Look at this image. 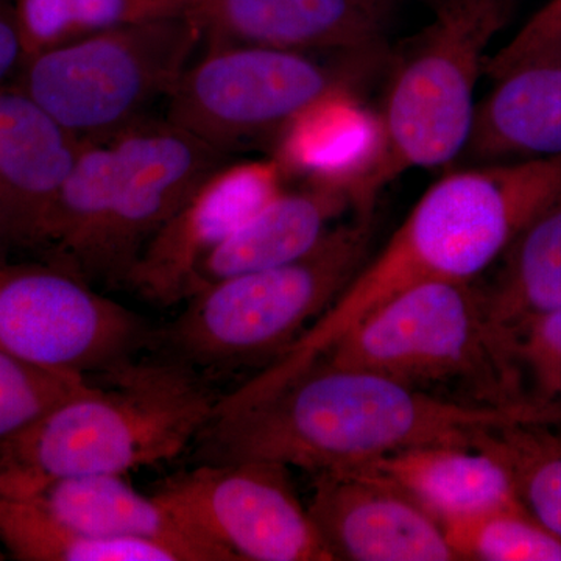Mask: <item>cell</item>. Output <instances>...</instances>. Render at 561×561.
<instances>
[{
    "instance_id": "6da1fadb",
    "label": "cell",
    "mask_w": 561,
    "mask_h": 561,
    "mask_svg": "<svg viewBox=\"0 0 561 561\" xmlns=\"http://www.w3.org/2000/svg\"><path fill=\"white\" fill-rule=\"evenodd\" d=\"M518 423L561 426V405L454 401L319 359L251 404L214 411L195 445L201 463L265 460L319 474L416 446L470 448L478 432Z\"/></svg>"
},
{
    "instance_id": "7a4b0ae2",
    "label": "cell",
    "mask_w": 561,
    "mask_h": 561,
    "mask_svg": "<svg viewBox=\"0 0 561 561\" xmlns=\"http://www.w3.org/2000/svg\"><path fill=\"white\" fill-rule=\"evenodd\" d=\"M561 201V157L478 164L421 195L381 253L287 351L294 367L328 353L402 291L431 280H476L531 220Z\"/></svg>"
},
{
    "instance_id": "3957f363",
    "label": "cell",
    "mask_w": 561,
    "mask_h": 561,
    "mask_svg": "<svg viewBox=\"0 0 561 561\" xmlns=\"http://www.w3.org/2000/svg\"><path fill=\"white\" fill-rule=\"evenodd\" d=\"M219 400L173 357L121 362L0 443V493L21 496L62 479L125 476L176 459Z\"/></svg>"
},
{
    "instance_id": "277c9868",
    "label": "cell",
    "mask_w": 561,
    "mask_h": 561,
    "mask_svg": "<svg viewBox=\"0 0 561 561\" xmlns=\"http://www.w3.org/2000/svg\"><path fill=\"white\" fill-rule=\"evenodd\" d=\"M320 359L424 390L454 387L481 404L530 402L512 341L494 324L485 289L474 280H431L402 291Z\"/></svg>"
},
{
    "instance_id": "5b68a950",
    "label": "cell",
    "mask_w": 561,
    "mask_h": 561,
    "mask_svg": "<svg viewBox=\"0 0 561 561\" xmlns=\"http://www.w3.org/2000/svg\"><path fill=\"white\" fill-rule=\"evenodd\" d=\"M370 220L334 228L298 260L221 279L187 298L161 332L173 359L206 370H231L278 359L360 271Z\"/></svg>"
},
{
    "instance_id": "8992f818",
    "label": "cell",
    "mask_w": 561,
    "mask_h": 561,
    "mask_svg": "<svg viewBox=\"0 0 561 561\" xmlns=\"http://www.w3.org/2000/svg\"><path fill=\"white\" fill-rule=\"evenodd\" d=\"M513 0H438L437 18L398 66L379 119L382 149L353 195L370 220L379 191L409 169L440 168L460 157L474 117V90L486 47L507 24Z\"/></svg>"
},
{
    "instance_id": "52a82bcc",
    "label": "cell",
    "mask_w": 561,
    "mask_h": 561,
    "mask_svg": "<svg viewBox=\"0 0 561 561\" xmlns=\"http://www.w3.org/2000/svg\"><path fill=\"white\" fill-rule=\"evenodd\" d=\"M202 44L187 11L151 18L25 58L14 84L77 139H105L168 102Z\"/></svg>"
},
{
    "instance_id": "ba28073f",
    "label": "cell",
    "mask_w": 561,
    "mask_h": 561,
    "mask_svg": "<svg viewBox=\"0 0 561 561\" xmlns=\"http://www.w3.org/2000/svg\"><path fill=\"white\" fill-rule=\"evenodd\" d=\"M330 54L272 47L205 46L168 99L165 121L224 153L273 139L312 105L354 92L353 66L376 58L335 62Z\"/></svg>"
},
{
    "instance_id": "9c48e42d",
    "label": "cell",
    "mask_w": 561,
    "mask_h": 561,
    "mask_svg": "<svg viewBox=\"0 0 561 561\" xmlns=\"http://www.w3.org/2000/svg\"><path fill=\"white\" fill-rule=\"evenodd\" d=\"M157 332L60 264L0 267V353L92 378L131 359Z\"/></svg>"
},
{
    "instance_id": "30bf717a",
    "label": "cell",
    "mask_w": 561,
    "mask_h": 561,
    "mask_svg": "<svg viewBox=\"0 0 561 561\" xmlns=\"http://www.w3.org/2000/svg\"><path fill=\"white\" fill-rule=\"evenodd\" d=\"M154 494L232 561H334L276 461L201 463Z\"/></svg>"
},
{
    "instance_id": "8fae6325",
    "label": "cell",
    "mask_w": 561,
    "mask_h": 561,
    "mask_svg": "<svg viewBox=\"0 0 561 561\" xmlns=\"http://www.w3.org/2000/svg\"><path fill=\"white\" fill-rule=\"evenodd\" d=\"M110 138L105 220L83 278L124 283L147 242L228 154L165 119L144 121Z\"/></svg>"
},
{
    "instance_id": "7c38bea8",
    "label": "cell",
    "mask_w": 561,
    "mask_h": 561,
    "mask_svg": "<svg viewBox=\"0 0 561 561\" xmlns=\"http://www.w3.org/2000/svg\"><path fill=\"white\" fill-rule=\"evenodd\" d=\"M286 176L273 158L224 162L147 242L125 286L162 306L186 300L198 265L284 191Z\"/></svg>"
},
{
    "instance_id": "4fadbf2b",
    "label": "cell",
    "mask_w": 561,
    "mask_h": 561,
    "mask_svg": "<svg viewBox=\"0 0 561 561\" xmlns=\"http://www.w3.org/2000/svg\"><path fill=\"white\" fill-rule=\"evenodd\" d=\"M308 511L334 560H459L434 516L401 491L357 471L316 474Z\"/></svg>"
},
{
    "instance_id": "5bb4252c",
    "label": "cell",
    "mask_w": 561,
    "mask_h": 561,
    "mask_svg": "<svg viewBox=\"0 0 561 561\" xmlns=\"http://www.w3.org/2000/svg\"><path fill=\"white\" fill-rule=\"evenodd\" d=\"M389 0H195L187 10L203 46L378 57Z\"/></svg>"
},
{
    "instance_id": "9a60e30c",
    "label": "cell",
    "mask_w": 561,
    "mask_h": 561,
    "mask_svg": "<svg viewBox=\"0 0 561 561\" xmlns=\"http://www.w3.org/2000/svg\"><path fill=\"white\" fill-rule=\"evenodd\" d=\"M81 144L16 84L0 88V231L7 238L44 245Z\"/></svg>"
},
{
    "instance_id": "2e32d148",
    "label": "cell",
    "mask_w": 561,
    "mask_h": 561,
    "mask_svg": "<svg viewBox=\"0 0 561 561\" xmlns=\"http://www.w3.org/2000/svg\"><path fill=\"white\" fill-rule=\"evenodd\" d=\"M21 496L38 502L70 526L99 537L151 542L168 549L176 561H232L168 502L139 493L124 476L62 479Z\"/></svg>"
},
{
    "instance_id": "e0dca14e",
    "label": "cell",
    "mask_w": 561,
    "mask_h": 561,
    "mask_svg": "<svg viewBox=\"0 0 561 561\" xmlns=\"http://www.w3.org/2000/svg\"><path fill=\"white\" fill-rule=\"evenodd\" d=\"M460 157L474 165L561 157V57L494 80L490 94L476 103Z\"/></svg>"
},
{
    "instance_id": "ac0fdd59",
    "label": "cell",
    "mask_w": 561,
    "mask_h": 561,
    "mask_svg": "<svg viewBox=\"0 0 561 561\" xmlns=\"http://www.w3.org/2000/svg\"><path fill=\"white\" fill-rule=\"evenodd\" d=\"M350 470L401 491L442 526L522 502L507 471L467 446H416Z\"/></svg>"
},
{
    "instance_id": "d6986e66",
    "label": "cell",
    "mask_w": 561,
    "mask_h": 561,
    "mask_svg": "<svg viewBox=\"0 0 561 561\" xmlns=\"http://www.w3.org/2000/svg\"><path fill=\"white\" fill-rule=\"evenodd\" d=\"M348 208L350 195L339 187L308 183L305 190H284L198 265L187 298L221 279L305 256Z\"/></svg>"
},
{
    "instance_id": "ffe728a7",
    "label": "cell",
    "mask_w": 561,
    "mask_h": 561,
    "mask_svg": "<svg viewBox=\"0 0 561 561\" xmlns=\"http://www.w3.org/2000/svg\"><path fill=\"white\" fill-rule=\"evenodd\" d=\"M273 160L287 176L339 187L353 195L382 149L381 119L354 98L330 95L295 117L273 140Z\"/></svg>"
},
{
    "instance_id": "44dd1931",
    "label": "cell",
    "mask_w": 561,
    "mask_h": 561,
    "mask_svg": "<svg viewBox=\"0 0 561 561\" xmlns=\"http://www.w3.org/2000/svg\"><path fill=\"white\" fill-rule=\"evenodd\" d=\"M502 256L486 305L513 343L529 321L561 306V201L531 220Z\"/></svg>"
},
{
    "instance_id": "7402d4cb",
    "label": "cell",
    "mask_w": 561,
    "mask_h": 561,
    "mask_svg": "<svg viewBox=\"0 0 561 561\" xmlns=\"http://www.w3.org/2000/svg\"><path fill=\"white\" fill-rule=\"evenodd\" d=\"M0 542L24 561H176L151 542L99 537L70 526L31 497L0 493Z\"/></svg>"
},
{
    "instance_id": "603a6c76",
    "label": "cell",
    "mask_w": 561,
    "mask_h": 561,
    "mask_svg": "<svg viewBox=\"0 0 561 561\" xmlns=\"http://www.w3.org/2000/svg\"><path fill=\"white\" fill-rule=\"evenodd\" d=\"M470 448L489 454L515 486L519 501L561 538V426L518 423L478 432Z\"/></svg>"
},
{
    "instance_id": "cb8c5ba5",
    "label": "cell",
    "mask_w": 561,
    "mask_h": 561,
    "mask_svg": "<svg viewBox=\"0 0 561 561\" xmlns=\"http://www.w3.org/2000/svg\"><path fill=\"white\" fill-rule=\"evenodd\" d=\"M13 7L24 60L121 25L186 11L162 0H13Z\"/></svg>"
},
{
    "instance_id": "d4e9b609",
    "label": "cell",
    "mask_w": 561,
    "mask_h": 561,
    "mask_svg": "<svg viewBox=\"0 0 561 561\" xmlns=\"http://www.w3.org/2000/svg\"><path fill=\"white\" fill-rule=\"evenodd\" d=\"M459 560L561 561V538L523 502L443 524Z\"/></svg>"
},
{
    "instance_id": "484cf974",
    "label": "cell",
    "mask_w": 561,
    "mask_h": 561,
    "mask_svg": "<svg viewBox=\"0 0 561 561\" xmlns=\"http://www.w3.org/2000/svg\"><path fill=\"white\" fill-rule=\"evenodd\" d=\"M91 383L92 378L35 367L0 353V443Z\"/></svg>"
},
{
    "instance_id": "4316f807",
    "label": "cell",
    "mask_w": 561,
    "mask_h": 561,
    "mask_svg": "<svg viewBox=\"0 0 561 561\" xmlns=\"http://www.w3.org/2000/svg\"><path fill=\"white\" fill-rule=\"evenodd\" d=\"M527 401L561 405V306L529 321L513 339Z\"/></svg>"
},
{
    "instance_id": "83f0119b",
    "label": "cell",
    "mask_w": 561,
    "mask_h": 561,
    "mask_svg": "<svg viewBox=\"0 0 561 561\" xmlns=\"http://www.w3.org/2000/svg\"><path fill=\"white\" fill-rule=\"evenodd\" d=\"M561 57V0H549L500 51L486 57L483 76L501 79L512 70Z\"/></svg>"
},
{
    "instance_id": "f1b7e54d",
    "label": "cell",
    "mask_w": 561,
    "mask_h": 561,
    "mask_svg": "<svg viewBox=\"0 0 561 561\" xmlns=\"http://www.w3.org/2000/svg\"><path fill=\"white\" fill-rule=\"evenodd\" d=\"M24 61V47L13 0H0V88L10 77L16 76Z\"/></svg>"
},
{
    "instance_id": "f546056e",
    "label": "cell",
    "mask_w": 561,
    "mask_h": 561,
    "mask_svg": "<svg viewBox=\"0 0 561 561\" xmlns=\"http://www.w3.org/2000/svg\"><path fill=\"white\" fill-rule=\"evenodd\" d=\"M162 2L172 3V5L180 7V9L187 11L195 0H162Z\"/></svg>"
},
{
    "instance_id": "4dcf8cb0",
    "label": "cell",
    "mask_w": 561,
    "mask_h": 561,
    "mask_svg": "<svg viewBox=\"0 0 561 561\" xmlns=\"http://www.w3.org/2000/svg\"><path fill=\"white\" fill-rule=\"evenodd\" d=\"M437 2H438V0H437Z\"/></svg>"
}]
</instances>
